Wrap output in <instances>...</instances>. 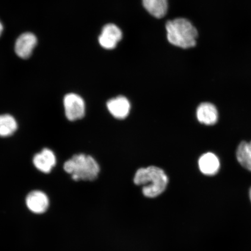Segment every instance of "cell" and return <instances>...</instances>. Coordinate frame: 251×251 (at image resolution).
I'll use <instances>...</instances> for the list:
<instances>
[{
	"label": "cell",
	"instance_id": "obj_1",
	"mask_svg": "<svg viewBox=\"0 0 251 251\" xmlns=\"http://www.w3.org/2000/svg\"><path fill=\"white\" fill-rule=\"evenodd\" d=\"M168 177L163 169L156 166L140 168L134 177V183L143 186L144 196L153 199L164 192L168 186Z\"/></svg>",
	"mask_w": 251,
	"mask_h": 251
},
{
	"label": "cell",
	"instance_id": "obj_2",
	"mask_svg": "<svg viewBox=\"0 0 251 251\" xmlns=\"http://www.w3.org/2000/svg\"><path fill=\"white\" fill-rule=\"evenodd\" d=\"M167 38L172 45L183 49L192 48L197 45L199 32L190 21L185 18H176L166 24Z\"/></svg>",
	"mask_w": 251,
	"mask_h": 251
},
{
	"label": "cell",
	"instance_id": "obj_3",
	"mask_svg": "<svg viewBox=\"0 0 251 251\" xmlns=\"http://www.w3.org/2000/svg\"><path fill=\"white\" fill-rule=\"evenodd\" d=\"M64 169L75 181H93L98 177L100 166L92 156L83 154L75 155L64 163Z\"/></svg>",
	"mask_w": 251,
	"mask_h": 251
},
{
	"label": "cell",
	"instance_id": "obj_4",
	"mask_svg": "<svg viewBox=\"0 0 251 251\" xmlns=\"http://www.w3.org/2000/svg\"><path fill=\"white\" fill-rule=\"evenodd\" d=\"M66 117L69 121H75L85 115L86 105L82 97L75 93L67 94L64 99Z\"/></svg>",
	"mask_w": 251,
	"mask_h": 251
},
{
	"label": "cell",
	"instance_id": "obj_5",
	"mask_svg": "<svg viewBox=\"0 0 251 251\" xmlns=\"http://www.w3.org/2000/svg\"><path fill=\"white\" fill-rule=\"evenodd\" d=\"M122 39V32L117 25L109 24L103 27L101 33L99 37V42L102 48L113 50Z\"/></svg>",
	"mask_w": 251,
	"mask_h": 251
},
{
	"label": "cell",
	"instance_id": "obj_6",
	"mask_svg": "<svg viewBox=\"0 0 251 251\" xmlns=\"http://www.w3.org/2000/svg\"><path fill=\"white\" fill-rule=\"evenodd\" d=\"M37 44V39L34 34L30 32L22 34L18 37L15 45V51L19 57L27 59L32 54Z\"/></svg>",
	"mask_w": 251,
	"mask_h": 251
},
{
	"label": "cell",
	"instance_id": "obj_7",
	"mask_svg": "<svg viewBox=\"0 0 251 251\" xmlns=\"http://www.w3.org/2000/svg\"><path fill=\"white\" fill-rule=\"evenodd\" d=\"M26 204L30 211L36 214H42L49 208V199L43 191H33L27 196Z\"/></svg>",
	"mask_w": 251,
	"mask_h": 251
},
{
	"label": "cell",
	"instance_id": "obj_8",
	"mask_svg": "<svg viewBox=\"0 0 251 251\" xmlns=\"http://www.w3.org/2000/svg\"><path fill=\"white\" fill-rule=\"evenodd\" d=\"M33 162L39 171L49 174L56 165V156L52 150L45 149L34 156Z\"/></svg>",
	"mask_w": 251,
	"mask_h": 251
},
{
	"label": "cell",
	"instance_id": "obj_9",
	"mask_svg": "<svg viewBox=\"0 0 251 251\" xmlns=\"http://www.w3.org/2000/svg\"><path fill=\"white\" fill-rule=\"evenodd\" d=\"M106 105L108 111L115 118L124 119L129 114L130 103L125 97L121 96L109 100Z\"/></svg>",
	"mask_w": 251,
	"mask_h": 251
},
{
	"label": "cell",
	"instance_id": "obj_10",
	"mask_svg": "<svg viewBox=\"0 0 251 251\" xmlns=\"http://www.w3.org/2000/svg\"><path fill=\"white\" fill-rule=\"evenodd\" d=\"M197 117L200 123L208 126L215 125L219 119L218 109L212 103L203 102L197 108Z\"/></svg>",
	"mask_w": 251,
	"mask_h": 251
},
{
	"label": "cell",
	"instance_id": "obj_11",
	"mask_svg": "<svg viewBox=\"0 0 251 251\" xmlns=\"http://www.w3.org/2000/svg\"><path fill=\"white\" fill-rule=\"evenodd\" d=\"M200 170L203 175L214 176L220 169V161L214 153L208 152L200 157L199 161Z\"/></svg>",
	"mask_w": 251,
	"mask_h": 251
},
{
	"label": "cell",
	"instance_id": "obj_12",
	"mask_svg": "<svg viewBox=\"0 0 251 251\" xmlns=\"http://www.w3.org/2000/svg\"><path fill=\"white\" fill-rule=\"evenodd\" d=\"M142 2L144 8L156 18H162L167 14L168 0H142Z\"/></svg>",
	"mask_w": 251,
	"mask_h": 251
},
{
	"label": "cell",
	"instance_id": "obj_13",
	"mask_svg": "<svg viewBox=\"0 0 251 251\" xmlns=\"http://www.w3.org/2000/svg\"><path fill=\"white\" fill-rule=\"evenodd\" d=\"M236 156L239 164L251 172V141L250 142L243 141L238 145Z\"/></svg>",
	"mask_w": 251,
	"mask_h": 251
},
{
	"label": "cell",
	"instance_id": "obj_14",
	"mask_svg": "<svg viewBox=\"0 0 251 251\" xmlns=\"http://www.w3.org/2000/svg\"><path fill=\"white\" fill-rule=\"evenodd\" d=\"M17 128V122L14 117L9 114L0 115V137L10 136Z\"/></svg>",
	"mask_w": 251,
	"mask_h": 251
},
{
	"label": "cell",
	"instance_id": "obj_15",
	"mask_svg": "<svg viewBox=\"0 0 251 251\" xmlns=\"http://www.w3.org/2000/svg\"><path fill=\"white\" fill-rule=\"evenodd\" d=\"M3 30H4V27H3L1 22L0 21V37L1 36V34L3 32Z\"/></svg>",
	"mask_w": 251,
	"mask_h": 251
},
{
	"label": "cell",
	"instance_id": "obj_16",
	"mask_svg": "<svg viewBox=\"0 0 251 251\" xmlns=\"http://www.w3.org/2000/svg\"><path fill=\"white\" fill-rule=\"evenodd\" d=\"M250 200H251V188H250Z\"/></svg>",
	"mask_w": 251,
	"mask_h": 251
}]
</instances>
